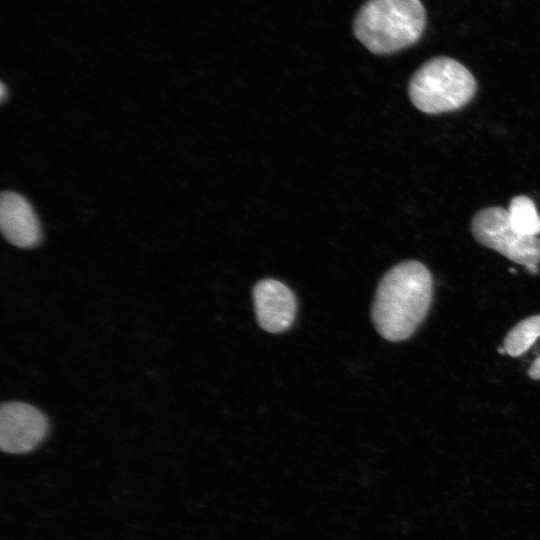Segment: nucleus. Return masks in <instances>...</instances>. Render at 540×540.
I'll return each instance as SVG.
<instances>
[{
    "label": "nucleus",
    "mask_w": 540,
    "mask_h": 540,
    "mask_svg": "<svg viewBox=\"0 0 540 540\" xmlns=\"http://www.w3.org/2000/svg\"><path fill=\"white\" fill-rule=\"evenodd\" d=\"M7 97H8V88L2 82L0 84V100H1V103H3L6 100Z\"/></svg>",
    "instance_id": "obj_9"
},
{
    "label": "nucleus",
    "mask_w": 540,
    "mask_h": 540,
    "mask_svg": "<svg viewBox=\"0 0 540 540\" xmlns=\"http://www.w3.org/2000/svg\"><path fill=\"white\" fill-rule=\"evenodd\" d=\"M48 432V420L36 407L19 401L0 409V447L8 453H26L38 446Z\"/></svg>",
    "instance_id": "obj_5"
},
{
    "label": "nucleus",
    "mask_w": 540,
    "mask_h": 540,
    "mask_svg": "<svg viewBox=\"0 0 540 540\" xmlns=\"http://www.w3.org/2000/svg\"><path fill=\"white\" fill-rule=\"evenodd\" d=\"M425 24L420 0H368L355 17L353 31L368 50L385 55L417 42Z\"/></svg>",
    "instance_id": "obj_2"
},
{
    "label": "nucleus",
    "mask_w": 540,
    "mask_h": 540,
    "mask_svg": "<svg viewBox=\"0 0 540 540\" xmlns=\"http://www.w3.org/2000/svg\"><path fill=\"white\" fill-rule=\"evenodd\" d=\"M471 232L481 245L517 264L527 266L540 262V239L518 233L510 223L508 210L502 207L478 211L472 219Z\"/></svg>",
    "instance_id": "obj_4"
},
{
    "label": "nucleus",
    "mask_w": 540,
    "mask_h": 540,
    "mask_svg": "<svg viewBox=\"0 0 540 540\" xmlns=\"http://www.w3.org/2000/svg\"><path fill=\"white\" fill-rule=\"evenodd\" d=\"M512 227L524 236L537 237L540 234V216L534 202L525 195H517L508 207Z\"/></svg>",
    "instance_id": "obj_8"
},
{
    "label": "nucleus",
    "mask_w": 540,
    "mask_h": 540,
    "mask_svg": "<svg viewBox=\"0 0 540 540\" xmlns=\"http://www.w3.org/2000/svg\"><path fill=\"white\" fill-rule=\"evenodd\" d=\"M256 318L267 332L278 333L288 329L296 315L297 304L293 292L282 282L263 279L253 288Z\"/></svg>",
    "instance_id": "obj_7"
},
{
    "label": "nucleus",
    "mask_w": 540,
    "mask_h": 540,
    "mask_svg": "<svg viewBox=\"0 0 540 540\" xmlns=\"http://www.w3.org/2000/svg\"><path fill=\"white\" fill-rule=\"evenodd\" d=\"M497 350H498V352H499L500 354H506V350H505L504 346L498 347Z\"/></svg>",
    "instance_id": "obj_11"
},
{
    "label": "nucleus",
    "mask_w": 540,
    "mask_h": 540,
    "mask_svg": "<svg viewBox=\"0 0 540 540\" xmlns=\"http://www.w3.org/2000/svg\"><path fill=\"white\" fill-rule=\"evenodd\" d=\"M433 298V279L417 260L403 261L381 279L372 306L378 333L397 342L409 338L426 318Z\"/></svg>",
    "instance_id": "obj_1"
},
{
    "label": "nucleus",
    "mask_w": 540,
    "mask_h": 540,
    "mask_svg": "<svg viewBox=\"0 0 540 540\" xmlns=\"http://www.w3.org/2000/svg\"><path fill=\"white\" fill-rule=\"evenodd\" d=\"M477 82L473 74L450 57H435L412 75L408 93L413 105L427 114L458 110L474 97Z\"/></svg>",
    "instance_id": "obj_3"
},
{
    "label": "nucleus",
    "mask_w": 540,
    "mask_h": 540,
    "mask_svg": "<svg viewBox=\"0 0 540 540\" xmlns=\"http://www.w3.org/2000/svg\"><path fill=\"white\" fill-rule=\"evenodd\" d=\"M0 228L5 239L19 248H34L42 241V228L34 208L17 192L1 193Z\"/></svg>",
    "instance_id": "obj_6"
},
{
    "label": "nucleus",
    "mask_w": 540,
    "mask_h": 540,
    "mask_svg": "<svg viewBox=\"0 0 540 540\" xmlns=\"http://www.w3.org/2000/svg\"><path fill=\"white\" fill-rule=\"evenodd\" d=\"M526 270L530 273V274H538L539 272V267H538V264H535V263H532V264H529L526 266Z\"/></svg>",
    "instance_id": "obj_10"
}]
</instances>
